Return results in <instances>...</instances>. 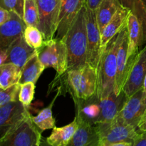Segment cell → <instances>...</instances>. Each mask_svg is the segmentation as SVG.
<instances>
[{"label": "cell", "mask_w": 146, "mask_h": 146, "mask_svg": "<svg viewBox=\"0 0 146 146\" xmlns=\"http://www.w3.org/2000/svg\"><path fill=\"white\" fill-rule=\"evenodd\" d=\"M128 34L127 26L121 31V42L117 54V70L114 84V94L118 96L123 91L131 63L128 58Z\"/></svg>", "instance_id": "13"}, {"label": "cell", "mask_w": 146, "mask_h": 146, "mask_svg": "<svg viewBox=\"0 0 146 146\" xmlns=\"http://www.w3.org/2000/svg\"><path fill=\"white\" fill-rule=\"evenodd\" d=\"M78 128V123L76 118L71 123L64 127H54L51 135L46 138L51 146H66L73 138Z\"/></svg>", "instance_id": "20"}, {"label": "cell", "mask_w": 146, "mask_h": 146, "mask_svg": "<svg viewBox=\"0 0 146 146\" xmlns=\"http://www.w3.org/2000/svg\"><path fill=\"white\" fill-rule=\"evenodd\" d=\"M84 6L85 0H61L56 38H64L76 17Z\"/></svg>", "instance_id": "14"}, {"label": "cell", "mask_w": 146, "mask_h": 146, "mask_svg": "<svg viewBox=\"0 0 146 146\" xmlns=\"http://www.w3.org/2000/svg\"><path fill=\"white\" fill-rule=\"evenodd\" d=\"M35 84L33 82H27L21 84L19 101L24 105L29 107L32 102L35 94Z\"/></svg>", "instance_id": "29"}, {"label": "cell", "mask_w": 146, "mask_h": 146, "mask_svg": "<svg viewBox=\"0 0 146 146\" xmlns=\"http://www.w3.org/2000/svg\"><path fill=\"white\" fill-rule=\"evenodd\" d=\"M121 42V32L102 50L98 68L96 96L100 100L109 96L114 90L117 70V54Z\"/></svg>", "instance_id": "2"}, {"label": "cell", "mask_w": 146, "mask_h": 146, "mask_svg": "<svg viewBox=\"0 0 146 146\" xmlns=\"http://www.w3.org/2000/svg\"><path fill=\"white\" fill-rule=\"evenodd\" d=\"M20 88L21 84H17L6 89L0 88V106H2L8 103L19 101Z\"/></svg>", "instance_id": "28"}, {"label": "cell", "mask_w": 146, "mask_h": 146, "mask_svg": "<svg viewBox=\"0 0 146 146\" xmlns=\"http://www.w3.org/2000/svg\"><path fill=\"white\" fill-rule=\"evenodd\" d=\"M146 76V43L131 63L123 91L127 98L143 88Z\"/></svg>", "instance_id": "9"}, {"label": "cell", "mask_w": 146, "mask_h": 146, "mask_svg": "<svg viewBox=\"0 0 146 146\" xmlns=\"http://www.w3.org/2000/svg\"><path fill=\"white\" fill-rule=\"evenodd\" d=\"M29 113L14 128L0 138V146H40L42 135Z\"/></svg>", "instance_id": "4"}, {"label": "cell", "mask_w": 146, "mask_h": 146, "mask_svg": "<svg viewBox=\"0 0 146 146\" xmlns=\"http://www.w3.org/2000/svg\"><path fill=\"white\" fill-rule=\"evenodd\" d=\"M36 52V49L30 46L22 36L15 40L8 48V58L6 63H11L22 68Z\"/></svg>", "instance_id": "19"}, {"label": "cell", "mask_w": 146, "mask_h": 146, "mask_svg": "<svg viewBox=\"0 0 146 146\" xmlns=\"http://www.w3.org/2000/svg\"><path fill=\"white\" fill-rule=\"evenodd\" d=\"M8 58V48H0V65L5 64Z\"/></svg>", "instance_id": "34"}, {"label": "cell", "mask_w": 146, "mask_h": 146, "mask_svg": "<svg viewBox=\"0 0 146 146\" xmlns=\"http://www.w3.org/2000/svg\"><path fill=\"white\" fill-rule=\"evenodd\" d=\"M101 143L119 142L133 143L138 134V129L127 123L119 115L112 121L96 125Z\"/></svg>", "instance_id": "6"}, {"label": "cell", "mask_w": 146, "mask_h": 146, "mask_svg": "<svg viewBox=\"0 0 146 146\" xmlns=\"http://www.w3.org/2000/svg\"><path fill=\"white\" fill-rule=\"evenodd\" d=\"M21 77V68L11 63L0 65V88L6 89L19 84Z\"/></svg>", "instance_id": "23"}, {"label": "cell", "mask_w": 146, "mask_h": 146, "mask_svg": "<svg viewBox=\"0 0 146 146\" xmlns=\"http://www.w3.org/2000/svg\"><path fill=\"white\" fill-rule=\"evenodd\" d=\"M133 143L131 142H119L112 143H101V146H132Z\"/></svg>", "instance_id": "36"}, {"label": "cell", "mask_w": 146, "mask_h": 146, "mask_svg": "<svg viewBox=\"0 0 146 146\" xmlns=\"http://www.w3.org/2000/svg\"><path fill=\"white\" fill-rule=\"evenodd\" d=\"M29 113L28 107L19 101L0 106V138L21 122Z\"/></svg>", "instance_id": "12"}, {"label": "cell", "mask_w": 146, "mask_h": 146, "mask_svg": "<svg viewBox=\"0 0 146 146\" xmlns=\"http://www.w3.org/2000/svg\"><path fill=\"white\" fill-rule=\"evenodd\" d=\"M138 131H146V109L138 127Z\"/></svg>", "instance_id": "35"}, {"label": "cell", "mask_w": 146, "mask_h": 146, "mask_svg": "<svg viewBox=\"0 0 146 146\" xmlns=\"http://www.w3.org/2000/svg\"><path fill=\"white\" fill-rule=\"evenodd\" d=\"M78 128L73 138L66 146H101L99 133L96 125H93L81 118L75 117ZM40 146H51L42 138Z\"/></svg>", "instance_id": "11"}, {"label": "cell", "mask_w": 146, "mask_h": 146, "mask_svg": "<svg viewBox=\"0 0 146 146\" xmlns=\"http://www.w3.org/2000/svg\"><path fill=\"white\" fill-rule=\"evenodd\" d=\"M132 146H146V131H138Z\"/></svg>", "instance_id": "31"}, {"label": "cell", "mask_w": 146, "mask_h": 146, "mask_svg": "<svg viewBox=\"0 0 146 146\" xmlns=\"http://www.w3.org/2000/svg\"><path fill=\"white\" fill-rule=\"evenodd\" d=\"M143 90L145 91V92L146 93V76H145V81H144V84H143Z\"/></svg>", "instance_id": "37"}, {"label": "cell", "mask_w": 146, "mask_h": 146, "mask_svg": "<svg viewBox=\"0 0 146 146\" xmlns=\"http://www.w3.org/2000/svg\"><path fill=\"white\" fill-rule=\"evenodd\" d=\"M24 37L27 44L32 48L38 49L45 41L43 34L38 27L27 26L24 33Z\"/></svg>", "instance_id": "26"}, {"label": "cell", "mask_w": 146, "mask_h": 146, "mask_svg": "<svg viewBox=\"0 0 146 146\" xmlns=\"http://www.w3.org/2000/svg\"><path fill=\"white\" fill-rule=\"evenodd\" d=\"M66 84L74 101L88 100L96 94L98 70L85 65L65 73Z\"/></svg>", "instance_id": "3"}, {"label": "cell", "mask_w": 146, "mask_h": 146, "mask_svg": "<svg viewBox=\"0 0 146 146\" xmlns=\"http://www.w3.org/2000/svg\"><path fill=\"white\" fill-rule=\"evenodd\" d=\"M25 0H0V7L14 11L23 18Z\"/></svg>", "instance_id": "30"}, {"label": "cell", "mask_w": 146, "mask_h": 146, "mask_svg": "<svg viewBox=\"0 0 146 146\" xmlns=\"http://www.w3.org/2000/svg\"><path fill=\"white\" fill-rule=\"evenodd\" d=\"M103 0H85V7L89 9L96 11Z\"/></svg>", "instance_id": "33"}, {"label": "cell", "mask_w": 146, "mask_h": 146, "mask_svg": "<svg viewBox=\"0 0 146 146\" xmlns=\"http://www.w3.org/2000/svg\"><path fill=\"white\" fill-rule=\"evenodd\" d=\"M146 109V93L143 88L127 98L118 115L129 125L138 129Z\"/></svg>", "instance_id": "10"}, {"label": "cell", "mask_w": 146, "mask_h": 146, "mask_svg": "<svg viewBox=\"0 0 146 146\" xmlns=\"http://www.w3.org/2000/svg\"><path fill=\"white\" fill-rule=\"evenodd\" d=\"M11 17V11L3 7H0V25L8 21Z\"/></svg>", "instance_id": "32"}, {"label": "cell", "mask_w": 146, "mask_h": 146, "mask_svg": "<svg viewBox=\"0 0 146 146\" xmlns=\"http://www.w3.org/2000/svg\"><path fill=\"white\" fill-rule=\"evenodd\" d=\"M121 5L119 0H103L101 1L96 10L97 24L101 33L115 15Z\"/></svg>", "instance_id": "21"}, {"label": "cell", "mask_w": 146, "mask_h": 146, "mask_svg": "<svg viewBox=\"0 0 146 146\" xmlns=\"http://www.w3.org/2000/svg\"><path fill=\"white\" fill-rule=\"evenodd\" d=\"M131 12V10L129 8L121 4L101 33V50L104 49L108 43L126 27Z\"/></svg>", "instance_id": "16"}, {"label": "cell", "mask_w": 146, "mask_h": 146, "mask_svg": "<svg viewBox=\"0 0 146 146\" xmlns=\"http://www.w3.org/2000/svg\"><path fill=\"white\" fill-rule=\"evenodd\" d=\"M45 68L39 60L36 51V54L27 61L21 68V77L19 84H23L27 82H33L36 84L37 80Z\"/></svg>", "instance_id": "22"}, {"label": "cell", "mask_w": 146, "mask_h": 146, "mask_svg": "<svg viewBox=\"0 0 146 146\" xmlns=\"http://www.w3.org/2000/svg\"><path fill=\"white\" fill-rule=\"evenodd\" d=\"M55 98L48 107L41 110L36 116H32V120L34 124L38 127L41 132L46 130L53 129L55 127V119L53 116L52 112V107L55 101Z\"/></svg>", "instance_id": "25"}, {"label": "cell", "mask_w": 146, "mask_h": 146, "mask_svg": "<svg viewBox=\"0 0 146 146\" xmlns=\"http://www.w3.org/2000/svg\"><path fill=\"white\" fill-rule=\"evenodd\" d=\"M11 19L0 25V48H8L15 40L24 36L27 24L24 19L14 11Z\"/></svg>", "instance_id": "15"}, {"label": "cell", "mask_w": 146, "mask_h": 146, "mask_svg": "<svg viewBox=\"0 0 146 146\" xmlns=\"http://www.w3.org/2000/svg\"><path fill=\"white\" fill-rule=\"evenodd\" d=\"M86 12L84 6L64 38L67 48L68 70L86 65L88 41Z\"/></svg>", "instance_id": "1"}, {"label": "cell", "mask_w": 146, "mask_h": 146, "mask_svg": "<svg viewBox=\"0 0 146 146\" xmlns=\"http://www.w3.org/2000/svg\"><path fill=\"white\" fill-rule=\"evenodd\" d=\"M36 51L44 67L54 68L57 73L56 76H63L68 71L67 48L64 38L56 37L45 40Z\"/></svg>", "instance_id": "5"}, {"label": "cell", "mask_w": 146, "mask_h": 146, "mask_svg": "<svg viewBox=\"0 0 146 146\" xmlns=\"http://www.w3.org/2000/svg\"><path fill=\"white\" fill-rule=\"evenodd\" d=\"M127 98L125 94L122 91L118 96L113 92L108 97L100 100L101 111L97 124L112 121L121 111Z\"/></svg>", "instance_id": "17"}, {"label": "cell", "mask_w": 146, "mask_h": 146, "mask_svg": "<svg viewBox=\"0 0 146 146\" xmlns=\"http://www.w3.org/2000/svg\"><path fill=\"white\" fill-rule=\"evenodd\" d=\"M121 4L131 10L139 20L143 32L144 44L146 43V0H119Z\"/></svg>", "instance_id": "24"}, {"label": "cell", "mask_w": 146, "mask_h": 146, "mask_svg": "<svg viewBox=\"0 0 146 146\" xmlns=\"http://www.w3.org/2000/svg\"><path fill=\"white\" fill-rule=\"evenodd\" d=\"M38 11V28L44 40L54 38L58 25L61 0H35Z\"/></svg>", "instance_id": "7"}, {"label": "cell", "mask_w": 146, "mask_h": 146, "mask_svg": "<svg viewBox=\"0 0 146 146\" xmlns=\"http://www.w3.org/2000/svg\"><path fill=\"white\" fill-rule=\"evenodd\" d=\"M127 29L128 34V58L130 62H132L139 52V48L144 44L142 27L138 19L132 12L128 17Z\"/></svg>", "instance_id": "18"}, {"label": "cell", "mask_w": 146, "mask_h": 146, "mask_svg": "<svg viewBox=\"0 0 146 146\" xmlns=\"http://www.w3.org/2000/svg\"><path fill=\"white\" fill-rule=\"evenodd\" d=\"M23 19L27 26L38 27V11L35 0H25Z\"/></svg>", "instance_id": "27"}, {"label": "cell", "mask_w": 146, "mask_h": 146, "mask_svg": "<svg viewBox=\"0 0 146 146\" xmlns=\"http://www.w3.org/2000/svg\"><path fill=\"white\" fill-rule=\"evenodd\" d=\"M86 19L88 41L86 64L95 68H98L102 50L101 33L97 24L96 11L86 8Z\"/></svg>", "instance_id": "8"}]
</instances>
